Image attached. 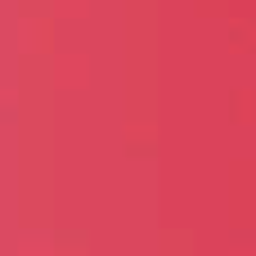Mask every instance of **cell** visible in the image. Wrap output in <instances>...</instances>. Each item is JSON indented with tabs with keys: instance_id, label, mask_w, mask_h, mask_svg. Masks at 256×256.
<instances>
[{
	"instance_id": "2",
	"label": "cell",
	"mask_w": 256,
	"mask_h": 256,
	"mask_svg": "<svg viewBox=\"0 0 256 256\" xmlns=\"http://www.w3.org/2000/svg\"><path fill=\"white\" fill-rule=\"evenodd\" d=\"M234 45H238V50H243V45L256 50V18L252 22H234Z\"/></svg>"
},
{
	"instance_id": "1",
	"label": "cell",
	"mask_w": 256,
	"mask_h": 256,
	"mask_svg": "<svg viewBox=\"0 0 256 256\" xmlns=\"http://www.w3.org/2000/svg\"><path fill=\"white\" fill-rule=\"evenodd\" d=\"M234 117L238 122H256V90H238L234 94Z\"/></svg>"
}]
</instances>
